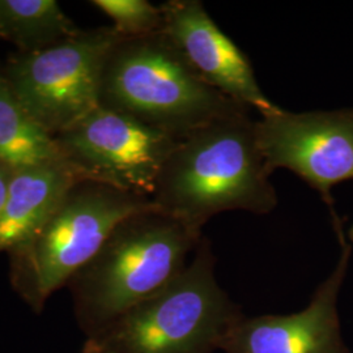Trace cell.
Listing matches in <instances>:
<instances>
[{"label":"cell","instance_id":"6da1fadb","mask_svg":"<svg viewBox=\"0 0 353 353\" xmlns=\"http://www.w3.org/2000/svg\"><path fill=\"white\" fill-rule=\"evenodd\" d=\"M261 153L250 112L221 117L183 139L165 161L154 207L196 233L227 211L271 214L278 194Z\"/></svg>","mask_w":353,"mask_h":353},{"label":"cell","instance_id":"7a4b0ae2","mask_svg":"<svg viewBox=\"0 0 353 353\" xmlns=\"http://www.w3.org/2000/svg\"><path fill=\"white\" fill-rule=\"evenodd\" d=\"M202 239L157 208L121 221L67 284L85 338L164 290L188 267Z\"/></svg>","mask_w":353,"mask_h":353},{"label":"cell","instance_id":"3957f363","mask_svg":"<svg viewBox=\"0 0 353 353\" xmlns=\"http://www.w3.org/2000/svg\"><path fill=\"white\" fill-rule=\"evenodd\" d=\"M214 252L203 237L169 285L85 338L81 353H214L243 316L217 284Z\"/></svg>","mask_w":353,"mask_h":353},{"label":"cell","instance_id":"277c9868","mask_svg":"<svg viewBox=\"0 0 353 353\" xmlns=\"http://www.w3.org/2000/svg\"><path fill=\"white\" fill-rule=\"evenodd\" d=\"M100 106L176 140L221 117L250 112L202 81L163 32L114 45L102 71Z\"/></svg>","mask_w":353,"mask_h":353},{"label":"cell","instance_id":"5b68a950","mask_svg":"<svg viewBox=\"0 0 353 353\" xmlns=\"http://www.w3.org/2000/svg\"><path fill=\"white\" fill-rule=\"evenodd\" d=\"M156 208L150 198L79 181L37 232L8 252L10 281L36 313L101 249L117 225Z\"/></svg>","mask_w":353,"mask_h":353},{"label":"cell","instance_id":"8992f818","mask_svg":"<svg viewBox=\"0 0 353 353\" xmlns=\"http://www.w3.org/2000/svg\"><path fill=\"white\" fill-rule=\"evenodd\" d=\"M113 26L80 30L36 52H14L1 68L13 93L52 137L100 106L102 71L122 39Z\"/></svg>","mask_w":353,"mask_h":353},{"label":"cell","instance_id":"52a82bcc","mask_svg":"<svg viewBox=\"0 0 353 353\" xmlns=\"http://www.w3.org/2000/svg\"><path fill=\"white\" fill-rule=\"evenodd\" d=\"M76 176L150 198L178 140L135 118L99 106L54 137Z\"/></svg>","mask_w":353,"mask_h":353},{"label":"cell","instance_id":"ba28073f","mask_svg":"<svg viewBox=\"0 0 353 353\" xmlns=\"http://www.w3.org/2000/svg\"><path fill=\"white\" fill-rule=\"evenodd\" d=\"M255 135L270 172L288 169L316 190L331 217V190L353 181V109L278 113L255 121Z\"/></svg>","mask_w":353,"mask_h":353},{"label":"cell","instance_id":"9c48e42d","mask_svg":"<svg viewBox=\"0 0 353 353\" xmlns=\"http://www.w3.org/2000/svg\"><path fill=\"white\" fill-rule=\"evenodd\" d=\"M164 33L190 68L211 88L265 117L278 113L258 84L248 55L220 29L199 0H169L161 6Z\"/></svg>","mask_w":353,"mask_h":353},{"label":"cell","instance_id":"30bf717a","mask_svg":"<svg viewBox=\"0 0 353 353\" xmlns=\"http://www.w3.org/2000/svg\"><path fill=\"white\" fill-rule=\"evenodd\" d=\"M341 258L316 290L310 303L290 316H243L223 345L225 353H350L341 336L338 297L348 271L352 248L335 220Z\"/></svg>","mask_w":353,"mask_h":353},{"label":"cell","instance_id":"8fae6325","mask_svg":"<svg viewBox=\"0 0 353 353\" xmlns=\"http://www.w3.org/2000/svg\"><path fill=\"white\" fill-rule=\"evenodd\" d=\"M81 181L62 161L13 169L0 214V252H11L29 240Z\"/></svg>","mask_w":353,"mask_h":353},{"label":"cell","instance_id":"7c38bea8","mask_svg":"<svg viewBox=\"0 0 353 353\" xmlns=\"http://www.w3.org/2000/svg\"><path fill=\"white\" fill-rule=\"evenodd\" d=\"M62 161L54 137L26 112L0 68V164L12 169Z\"/></svg>","mask_w":353,"mask_h":353},{"label":"cell","instance_id":"4fadbf2b","mask_svg":"<svg viewBox=\"0 0 353 353\" xmlns=\"http://www.w3.org/2000/svg\"><path fill=\"white\" fill-rule=\"evenodd\" d=\"M80 30L55 0H0V39L17 52L49 49Z\"/></svg>","mask_w":353,"mask_h":353},{"label":"cell","instance_id":"5bb4252c","mask_svg":"<svg viewBox=\"0 0 353 353\" xmlns=\"http://www.w3.org/2000/svg\"><path fill=\"white\" fill-rule=\"evenodd\" d=\"M92 6L113 21L114 29L123 38L147 37L164 29L161 6L148 0H93Z\"/></svg>","mask_w":353,"mask_h":353},{"label":"cell","instance_id":"9a60e30c","mask_svg":"<svg viewBox=\"0 0 353 353\" xmlns=\"http://www.w3.org/2000/svg\"><path fill=\"white\" fill-rule=\"evenodd\" d=\"M12 173V168H10L7 165L0 164V214H1L6 201H7Z\"/></svg>","mask_w":353,"mask_h":353},{"label":"cell","instance_id":"2e32d148","mask_svg":"<svg viewBox=\"0 0 353 353\" xmlns=\"http://www.w3.org/2000/svg\"><path fill=\"white\" fill-rule=\"evenodd\" d=\"M347 239L353 242V225L348 229V233H347Z\"/></svg>","mask_w":353,"mask_h":353}]
</instances>
